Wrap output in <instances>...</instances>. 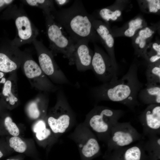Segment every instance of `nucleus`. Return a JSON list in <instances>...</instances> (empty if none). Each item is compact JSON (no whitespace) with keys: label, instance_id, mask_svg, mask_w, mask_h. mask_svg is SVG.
<instances>
[{"label":"nucleus","instance_id":"f257e3e1","mask_svg":"<svg viewBox=\"0 0 160 160\" xmlns=\"http://www.w3.org/2000/svg\"><path fill=\"white\" fill-rule=\"evenodd\" d=\"M137 66L133 64L121 79L92 88V96L98 100L119 102L133 109L138 104V95L143 84L137 76Z\"/></svg>","mask_w":160,"mask_h":160},{"label":"nucleus","instance_id":"f03ea898","mask_svg":"<svg viewBox=\"0 0 160 160\" xmlns=\"http://www.w3.org/2000/svg\"><path fill=\"white\" fill-rule=\"evenodd\" d=\"M52 14L75 43L81 40L100 41L93 26L95 18L88 13L81 1L76 0L70 7L56 10Z\"/></svg>","mask_w":160,"mask_h":160},{"label":"nucleus","instance_id":"7ed1b4c3","mask_svg":"<svg viewBox=\"0 0 160 160\" xmlns=\"http://www.w3.org/2000/svg\"><path fill=\"white\" fill-rule=\"evenodd\" d=\"M47 35L49 43L50 50L53 55L62 54L72 65V56L75 43L66 34L64 29L55 20L52 14L45 15Z\"/></svg>","mask_w":160,"mask_h":160},{"label":"nucleus","instance_id":"20e7f679","mask_svg":"<svg viewBox=\"0 0 160 160\" xmlns=\"http://www.w3.org/2000/svg\"><path fill=\"white\" fill-rule=\"evenodd\" d=\"M10 17L15 22L16 33L11 41L19 47L27 44L32 43L39 34L38 29L31 22L22 6L18 7L13 5L10 11Z\"/></svg>","mask_w":160,"mask_h":160},{"label":"nucleus","instance_id":"39448f33","mask_svg":"<svg viewBox=\"0 0 160 160\" xmlns=\"http://www.w3.org/2000/svg\"><path fill=\"white\" fill-rule=\"evenodd\" d=\"M22 70L31 85L41 92H54L59 89L44 73L31 55L27 52L25 54L21 65Z\"/></svg>","mask_w":160,"mask_h":160},{"label":"nucleus","instance_id":"423d86ee","mask_svg":"<svg viewBox=\"0 0 160 160\" xmlns=\"http://www.w3.org/2000/svg\"><path fill=\"white\" fill-rule=\"evenodd\" d=\"M32 43L36 51L39 65L50 80L58 84H70V82L56 63L52 52L44 46L42 40L35 39Z\"/></svg>","mask_w":160,"mask_h":160},{"label":"nucleus","instance_id":"0eeeda50","mask_svg":"<svg viewBox=\"0 0 160 160\" xmlns=\"http://www.w3.org/2000/svg\"><path fill=\"white\" fill-rule=\"evenodd\" d=\"M123 111L104 107L95 108L90 115L89 124L95 132L104 133L111 131L123 114Z\"/></svg>","mask_w":160,"mask_h":160},{"label":"nucleus","instance_id":"6e6552de","mask_svg":"<svg viewBox=\"0 0 160 160\" xmlns=\"http://www.w3.org/2000/svg\"><path fill=\"white\" fill-rule=\"evenodd\" d=\"M91 67V70L104 83L118 78L117 66L113 62L108 55L96 44L94 46Z\"/></svg>","mask_w":160,"mask_h":160},{"label":"nucleus","instance_id":"1a4fd4ad","mask_svg":"<svg viewBox=\"0 0 160 160\" xmlns=\"http://www.w3.org/2000/svg\"><path fill=\"white\" fill-rule=\"evenodd\" d=\"M111 147H125L139 140L140 136L129 123L117 122L110 132Z\"/></svg>","mask_w":160,"mask_h":160},{"label":"nucleus","instance_id":"9d476101","mask_svg":"<svg viewBox=\"0 0 160 160\" xmlns=\"http://www.w3.org/2000/svg\"><path fill=\"white\" fill-rule=\"evenodd\" d=\"M25 52L11 42L7 50L0 52V71L9 74L16 71L21 67Z\"/></svg>","mask_w":160,"mask_h":160},{"label":"nucleus","instance_id":"9b49d317","mask_svg":"<svg viewBox=\"0 0 160 160\" xmlns=\"http://www.w3.org/2000/svg\"><path fill=\"white\" fill-rule=\"evenodd\" d=\"M89 42L86 40H81L75 43L72 65H75L77 70L79 71L92 69L94 52L89 47Z\"/></svg>","mask_w":160,"mask_h":160},{"label":"nucleus","instance_id":"f8f14e48","mask_svg":"<svg viewBox=\"0 0 160 160\" xmlns=\"http://www.w3.org/2000/svg\"><path fill=\"white\" fill-rule=\"evenodd\" d=\"M92 24L100 41L106 49L108 55L113 62L117 65L114 52V40L111 30L108 23L100 20L95 19Z\"/></svg>","mask_w":160,"mask_h":160},{"label":"nucleus","instance_id":"ddd939ff","mask_svg":"<svg viewBox=\"0 0 160 160\" xmlns=\"http://www.w3.org/2000/svg\"><path fill=\"white\" fill-rule=\"evenodd\" d=\"M142 124L149 132L156 133L160 129V104L149 105L141 115Z\"/></svg>","mask_w":160,"mask_h":160},{"label":"nucleus","instance_id":"4468645a","mask_svg":"<svg viewBox=\"0 0 160 160\" xmlns=\"http://www.w3.org/2000/svg\"><path fill=\"white\" fill-rule=\"evenodd\" d=\"M0 96L1 100L10 107L19 101L16 71L9 74Z\"/></svg>","mask_w":160,"mask_h":160},{"label":"nucleus","instance_id":"2eb2a0df","mask_svg":"<svg viewBox=\"0 0 160 160\" xmlns=\"http://www.w3.org/2000/svg\"><path fill=\"white\" fill-rule=\"evenodd\" d=\"M155 26L146 27L140 30L132 37L133 45L135 53L143 57L147 46L157 28Z\"/></svg>","mask_w":160,"mask_h":160},{"label":"nucleus","instance_id":"dca6fc26","mask_svg":"<svg viewBox=\"0 0 160 160\" xmlns=\"http://www.w3.org/2000/svg\"><path fill=\"white\" fill-rule=\"evenodd\" d=\"M46 92H40L35 98L29 101L25 107V111L31 119H35L38 118L41 114L45 112L44 107L48 100Z\"/></svg>","mask_w":160,"mask_h":160},{"label":"nucleus","instance_id":"f3484780","mask_svg":"<svg viewBox=\"0 0 160 160\" xmlns=\"http://www.w3.org/2000/svg\"><path fill=\"white\" fill-rule=\"evenodd\" d=\"M139 91L138 98L145 104H160V85L158 84L145 85Z\"/></svg>","mask_w":160,"mask_h":160},{"label":"nucleus","instance_id":"a211bd4d","mask_svg":"<svg viewBox=\"0 0 160 160\" xmlns=\"http://www.w3.org/2000/svg\"><path fill=\"white\" fill-rule=\"evenodd\" d=\"M122 4L120 1L113 5L99 9L97 11L95 16L101 19L106 23L110 21H116L121 15L124 8Z\"/></svg>","mask_w":160,"mask_h":160},{"label":"nucleus","instance_id":"6ab92c4d","mask_svg":"<svg viewBox=\"0 0 160 160\" xmlns=\"http://www.w3.org/2000/svg\"><path fill=\"white\" fill-rule=\"evenodd\" d=\"M147 26V23L142 16H138L130 20L121 30V35L133 37L140 29Z\"/></svg>","mask_w":160,"mask_h":160},{"label":"nucleus","instance_id":"aec40b11","mask_svg":"<svg viewBox=\"0 0 160 160\" xmlns=\"http://www.w3.org/2000/svg\"><path fill=\"white\" fill-rule=\"evenodd\" d=\"M148 64L160 61V44L158 42L151 43L147 46L143 56Z\"/></svg>","mask_w":160,"mask_h":160},{"label":"nucleus","instance_id":"412c9836","mask_svg":"<svg viewBox=\"0 0 160 160\" xmlns=\"http://www.w3.org/2000/svg\"><path fill=\"white\" fill-rule=\"evenodd\" d=\"M22 1L26 4L41 9L44 16L52 14L56 10L55 7L54 1L53 0H26Z\"/></svg>","mask_w":160,"mask_h":160},{"label":"nucleus","instance_id":"4be33fe9","mask_svg":"<svg viewBox=\"0 0 160 160\" xmlns=\"http://www.w3.org/2000/svg\"><path fill=\"white\" fill-rule=\"evenodd\" d=\"M147 83L145 85L160 84V61L148 64L146 72Z\"/></svg>","mask_w":160,"mask_h":160},{"label":"nucleus","instance_id":"5701e85b","mask_svg":"<svg viewBox=\"0 0 160 160\" xmlns=\"http://www.w3.org/2000/svg\"><path fill=\"white\" fill-rule=\"evenodd\" d=\"M100 150V146L97 140L94 138H91L83 146L82 152L85 156L89 158L97 153Z\"/></svg>","mask_w":160,"mask_h":160},{"label":"nucleus","instance_id":"b1692460","mask_svg":"<svg viewBox=\"0 0 160 160\" xmlns=\"http://www.w3.org/2000/svg\"><path fill=\"white\" fill-rule=\"evenodd\" d=\"M138 2L142 11L147 13L157 14L159 13L160 0H142Z\"/></svg>","mask_w":160,"mask_h":160},{"label":"nucleus","instance_id":"393cba45","mask_svg":"<svg viewBox=\"0 0 160 160\" xmlns=\"http://www.w3.org/2000/svg\"><path fill=\"white\" fill-rule=\"evenodd\" d=\"M141 146L136 145L129 147L124 152V160H140L141 155Z\"/></svg>","mask_w":160,"mask_h":160},{"label":"nucleus","instance_id":"a878e982","mask_svg":"<svg viewBox=\"0 0 160 160\" xmlns=\"http://www.w3.org/2000/svg\"><path fill=\"white\" fill-rule=\"evenodd\" d=\"M9 145L17 152L22 153L26 149L27 145L20 138L17 136H13L9 140Z\"/></svg>","mask_w":160,"mask_h":160},{"label":"nucleus","instance_id":"bb28decb","mask_svg":"<svg viewBox=\"0 0 160 160\" xmlns=\"http://www.w3.org/2000/svg\"><path fill=\"white\" fill-rule=\"evenodd\" d=\"M4 124L6 128L9 133L13 136H17L20 133L18 128L12 118L9 116H7L4 120Z\"/></svg>","mask_w":160,"mask_h":160},{"label":"nucleus","instance_id":"cd10ccee","mask_svg":"<svg viewBox=\"0 0 160 160\" xmlns=\"http://www.w3.org/2000/svg\"><path fill=\"white\" fill-rule=\"evenodd\" d=\"M51 134L50 130L46 128L36 133V136L39 140H42L47 138Z\"/></svg>","mask_w":160,"mask_h":160},{"label":"nucleus","instance_id":"c85d7f7f","mask_svg":"<svg viewBox=\"0 0 160 160\" xmlns=\"http://www.w3.org/2000/svg\"><path fill=\"white\" fill-rule=\"evenodd\" d=\"M46 128V126L45 122L42 120H40L34 124L32 129L33 131L36 133Z\"/></svg>","mask_w":160,"mask_h":160},{"label":"nucleus","instance_id":"c756f323","mask_svg":"<svg viewBox=\"0 0 160 160\" xmlns=\"http://www.w3.org/2000/svg\"><path fill=\"white\" fill-rule=\"evenodd\" d=\"M6 74L0 71V96L3 86L7 78L6 76Z\"/></svg>","mask_w":160,"mask_h":160},{"label":"nucleus","instance_id":"7c9ffc66","mask_svg":"<svg viewBox=\"0 0 160 160\" xmlns=\"http://www.w3.org/2000/svg\"><path fill=\"white\" fill-rule=\"evenodd\" d=\"M14 0H0V8L4 6L10 5L14 2Z\"/></svg>","mask_w":160,"mask_h":160},{"label":"nucleus","instance_id":"2f4dec72","mask_svg":"<svg viewBox=\"0 0 160 160\" xmlns=\"http://www.w3.org/2000/svg\"><path fill=\"white\" fill-rule=\"evenodd\" d=\"M70 1L68 0H54V1L58 6L61 7L67 4Z\"/></svg>","mask_w":160,"mask_h":160},{"label":"nucleus","instance_id":"473e14b6","mask_svg":"<svg viewBox=\"0 0 160 160\" xmlns=\"http://www.w3.org/2000/svg\"><path fill=\"white\" fill-rule=\"evenodd\" d=\"M3 156V154L0 151V158H1Z\"/></svg>","mask_w":160,"mask_h":160}]
</instances>
